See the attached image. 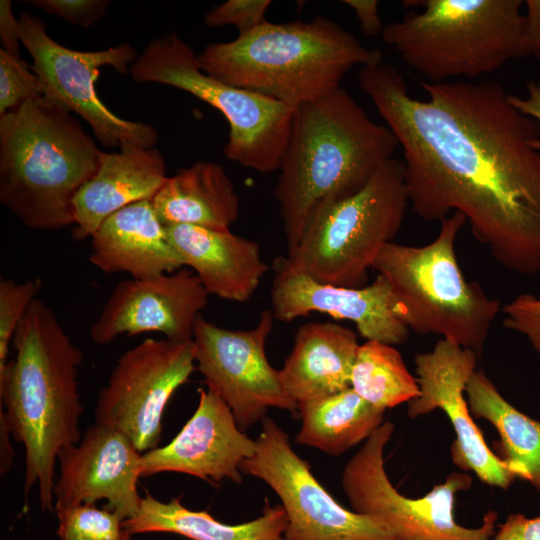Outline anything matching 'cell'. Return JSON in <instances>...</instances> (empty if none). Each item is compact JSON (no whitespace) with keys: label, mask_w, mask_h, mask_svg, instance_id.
Masks as SVG:
<instances>
[{"label":"cell","mask_w":540,"mask_h":540,"mask_svg":"<svg viewBox=\"0 0 540 540\" xmlns=\"http://www.w3.org/2000/svg\"><path fill=\"white\" fill-rule=\"evenodd\" d=\"M358 82L402 148L412 210L460 212L499 265L540 273V121L493 80L423 81L425 100L388 64L361 67Z\"/></svg>","instance_id":"cell-1"},{"label":"cell","mask_w":540,"mask_h":540,"mask_svg":"<svg viewBox=\"0 0 540 540\" xmlns=\"http://www.w3.org/2000/svg\"><path fill=\"white\" fill-rule=\"evenodd\" d=\"M11 347L15 356L0 371V421L24 445L25 496L36 485L41 510L53 511L58 453L83 434L77 381L83 353L54 310L38 298L22 318Z\"/></svg>","instance_id":"cell-2"},{"label":"cell","mask_w":540,"mask_h":540,"mask_svg":"<svg viewBox=\"0 0 540 540\" xmlns=\"http://www.w3.org/2000/svg\"><path fill=\"white\" fill-rule=\"evenodd\" d=\"M398 146L343 88L296 107L274 188L288 251L318 209L362 190Z\"/></svg>","instance_id":"cell-3"},{"label":"cell","mask_w":540,"mask_h":540,"mask_svg":"<svg viewBox=\"0 0 540 540\" xmlns=\"http://www.w3.org/2000/svg\"><path fill=\"white\" fill-rule=\"evenodd\" d=\"M197 63L225 83L296 108L341 88L353 67L382 63V53L318 16L281 24L267 21L235 40L210 43L197 54Z\"/></svg>","instance_id":"cell-4"},{"label":"cell","mask_w":540,"mask_h":540,"mask_svg":"<svg viewBox=\"0 0 540 540\" xmlns=\"http://www.w3.org/2000/svg\"><path fill=\"white\" fill-rule=\"evenodd\" d=\"M62 105L42 96L0 116V202L25 226L74 224L73 200L101 150Z\"/></svg>","instance_id":"cell-5"},{"label":"cell","mask_w":540,"mask_h":540,"mask_svg":"<svg viewBox=\"0 0 540 540\" xmlns=\"http://www.w3.org/2000/svg\"><path fill=\"white\" fill-rule=\"evenodd\" d=\"M421 7L384 26L383 40L429 82L474 79L525 57L521 0H413Z\"/></svg>","instance_id":"cell-6"},{"label":"cell","mask_w":540,"mask_h":540,"mask_svg":"<svg viewBox=\"0 0 540 540\" xmlns=\"http://www.w3.org/2000/svg\"><path fill=\"white\" fill-rule=\"evenodd\" d=\"M440 222L427 245H384L372 269L389 282L396 314L409 330L441 335L480 358L500 301L468 282L459 267L455 240L466 217L454 212Z\"/></svg>","instance_id":"cell-7"},{"label":"cell","mask_w":540,"mask_h":540,"mask_svg":"<svg viewBox=\"0 0 540 540\" xmlns=\"http://www.w3.org/2000/svg\"><path fill=\"white\" fill-rule=\"evenodd\" d=\"M408 204L404 164L393 157L358 193L318 209L277 265L320 283L362 287L380 250L399 232Z\"/></svg>","instance_id":"cell-8"},{"label":"cell","mask_w":540,"mask_h":540,"mask_svg":"<svg viewBox=\"0 0 540 540\" xmlns=\"http://www.w3.org/2000/svg\"><path fill=\"white\" fill-rule=\"evenodd\" d=\"M129 72L138 83L172 86L219 110L229 124L227 159L259 173L278 170L295 108L205 73L197 54L175 33L150 42Z\"/></svg>","instance_id":"cell-9"},{"label":"cell","mask_w":540,"mask_h":540,"mask_svg":"<svg viewBox=\"0 0 540 540\" xmlns=\"http://www.w3.org/2000/svg\"><path fill=\"white\" fill-rule=\"evenodd\" d=\"M393 432V423L385 421L345 465L341 483L352 510L380 518L401 540H491L497 511H487L475 528L462 526L455 519L456 496L472 484L468 474L453 472L415 499L393 486L384 461Z\"/></svg>","instance_id":"cell-10"},{"label":"cell","mask_w":540,"mask_h":540,"mask_svg":"<svg viewBox=\"0 0 540 540\" xmlns=\"http://www.w3.org/2000/svg\"><path fill=\"white\" fill-rule=\"evenodd\" d=\"M20 41L31 54L32 70L44 87V97L81 116L105 147H120L131 142L152 148L158 132L151 125L123 119L114 114L98 97L95 82L102 66H111L126 74L139 55L129 43L100 51L67 48L46 31L45 24L28 12L18 19Z\"/></svg>","instance_id":"cell-11"},{"label":"cell","mask_w":540,"mask_h":540,"mask_svg":"<svg viewBox=\"0 0 540 540\" xmlns=\"http://www.w3.org/2000/svg\"><path fill=\"white\" fill-rule=\"evenodd\" d=\"M261 423L256 450L240 470L279 497L288 518L285 540H401L380 518L337 502L293 450L288 434L269 417Z\"/></svg>","instance_id":"cell-12"},{"label":"cell","mask_w":540,"mask_h":540,"mask_svg":"<svg viewBox=\"0 0 540 540\" xmlns=\"http://www.w3.org/2000/svg\"><path fill=\"white\" fill-rule=\"evenodd\" d=\"M195 369L192 339H144L117 359L98 394L95 422L124 433L141 453L157 448L167 403Z\"/></svg>","instance_id":"cell-13"},{"label":"cell","mask_w":540,"mask_h":540,"mask_svg":"<svg viewBox=\"0 0 540 540\" xmlns=\"http://www.w3.org/2000/svg\"><path fill=\"white\" fill-rule=\"evenodd\" d=\"M271 309H264L250 330H230L198 318L193 343L196 369L208 388L216 391L245 432L262 422L269 408L298 412L284 389L279 370L269 363L265 344L273 327Z\"/></svg>","instance_id":"cell-14"},{"label":"cell","mask_w":540,"mask_h":540,"mask_svg":"<svg viewBox=\"0 0 540 540\" xmlns=\"http://www.w3.org/2000/svg\"><path fill=\"white\" fill-rule=\"evenodd\" d=\"M478 359L474 351L444 338L432 351L416 354L420 395L408 402L407 414L417 418L442 410L455 433L451 445L453 463L463 471L473 472L487 485L507 489L516 476L485 442L464 397Z\"/></svg>","instance_id":"cell-15"},{"label":"cell","mask_w":540,"mask_h":540,"mask_svg":"<svg viewBox=\"0 0 540 540\" xmlns=\"http://www.w3.org/2000/svg\"><path fill=\"white\" fill-rule=\"evenodd\" d=\"M208 296L197 275L187 267L125 279L112 290L91 326L90 338L97 345H106L121 335L157 332L170 340H191Z\"/></svg>","instance_id":"cell-16"},{"label":"cell","mask_w":540,"mask_h":540,"mask_svg":"<svg viewBox=\"0 0 540 540\" xmlns=\"http://www.w3.org/2000/svg\"><path fill=\"white\" fill-rule=\"evenodd\" d=\"M141 458L124 433L94 422L78 443L58 453L54 511L105 500L104 507L122 521L134 517L142 500L137 490Z\"/></svg>","instance_id":"cell-17"},{"label":"cell","mask_w":540,"mask_h":540,"mask_svg":"<svg viewBox=\"0 0 540 540\" xmlns=\"http://www.w3.org/2000/svg\"><path fill=\"white\" fill-rule=\"evenodd\" d=\"M271 288L274 319L291 322L313 312L352 321L367 341L389 345L405 343L409 328L395 311V300L387 279L378 274L370 284L344 287L320 283L310 276L275 267Z\"/></svg>","instance_id":"cell-18"},{"label":"cell","mask_w":540,"mask_h":540,"mask_svg":"<svg viewBox=\"0 0 540 540\" xmlns=\"http://www.w3.org/2000/svg\"><path fill=\"white\" fill-rule=\"evenodd\" d=\"M196 410L165 446L142 454L141 478L177 472L202 480H243L240 466L256 450V440L241 431L225 401L211 388H199Z\"/></svg>","instance_id":"cell-19"},{"label":"cell","mask_w":540,"mask_h":540,"mask_svg":"<svg viewBox=\"0 0 540 540\" xmlns=\"http://www.w3.org/2000/svg\"><path fill=\"white\" fill-rule=\"evenodd\" d=\"M119 152L101 151L95 175L73 200L75 240L90 238L102 222L118 210L139 201H152L167 180L160 151L131 142Z\"/></svg>","instance_id":"cell-20"},{"label":"cell","mask_w":540,"mask_h":540,"mask_svg":"<svg viewBox=\"0 0 540 540\" xmlns=\"http://www.w3.org/2000/svg\"><path fill=\"white\" fill-rule=\"evenodd\" d=\"M168 238L209 295L246 302L257 290L268 266L260 245L230 230L194 225H166Z\"/></svg>","instance_id":"cell-21"},{"label":"cell","mask_w":540,"mask_h":540,"mask_svg":"<svg viewBox=\"0 0 540 540\" xmlns=\"http://www.w3.org/2000/svg\"><path fill=\"white\" fill-rule=\"evenodd\" d=\"M90 238L89 261L106 274L146 278L184 267L151 201L135 202L113 213Z\"/></svg>","instance_id":"cell-22"},{"label":"cell","mask_w":540,"mask_h":540,"mask_svg":"<svg viewBox=\"0 0 540 540\" xmlns=\"http://www.w3.org/2000/svg\"><path fill=\"white\" fill-rule=\"evenodd\" d=\"M358 348L350 328L332 322L302 325L279 370L284 389L299 405L350 388Z\"/></svg>","instance_id":"cell-23"},{"label":"cell","mask_w":540,"mask_h":540,"mask_svg":"<svg viewBox=\"0 0 540 540\" xmlns=\"http://www.w3.org/2000/svg\"><path fill=\"white\" fill-rule=\"evenodd\" d=\"M151 202L165 226L230 230L240 212L239 196L225 169L207 161H197L168 177Z\"/></svg>","instance_id":"cell-24"},{"label":"cell","mask_w":540,"mask_h":540,"mask_svg":"<svg viewBox=\"0 0 540 540\" xmlns=\"http://www.w3.org/2000/svg\"><path fill=\"white\" fill-rule=\"evenodd\" d=\"M287 525V514L281 504L270 506L266 502L257 518L240 524H226L205 510L186 508L182 495L163 502L147 491L137 514L123 521L130 536L164 532L191 540H285Z\"/></svg>","instance_id":"cell-25"},{"label":"cell","mask_w":540,"mask_h":540,"mask_svg":"<svg viewBox=\"0 0 540 540\" xmlns=\"http://www.w3.org/2000/svg\"><path fill=\"white\" fill-rule=\"evenodd\" d=\"M465 393L472 416L489 421L499 433L500 458L516 478L540 492V421L510 404L481 369L474 371Z\"/></svg>","instance_id":"cell-26"},{"label":"cell","mask_w":540,"mask_h":540,"mask_svg":"<svg viewBox=\"0 0 540 540\" xmlns=\"http://www.w3.org/2000/svg\"><path fill=\"white\" fill-rule=\"evenodd\" d=\"M385 409L360 397L351 387L298 405L301 426L295 442L337 457L365 442L385 421Z\"/></svg>","instance_id":"cell-27"},{"label":"cell","mask_w":540,"mask_h":540,"mask_svg":"<svg viewBox=\"0 0 540 540\" xmlns=\"http://www.w3.org/2000/svg\"><path fill=\"white\" fill-rule=\"evenodd\" d=\"M350 387L372 405L388 409L420 395L416 378L392 345L366 341L359 345Z\"/></svg>","instance_id":"cell-28"},{"label":"cell","mask_w":540,"mask_h":540,"mask_svg":"<svg viewBox=\"0 0 540 540\" xmlns=\"http://www.w3.org/2000/svg\"><path fill=\"white\" fill-rule=\"evenodd\" d=\"M60 540H130L120 517L95 504H80L55 511Z\"/></svg>","instance_id":"cell-29"},{"label":"cell","mask_w":540,"mask_h":540,"mask_svg":"<svg viewBox=\"0 0 540 540\" xmlns=\"http://www.w3.org/2000/svg\"><path fill=\"white\" fill-rule=\"evenodd\" d=\"M44 96V87L20 55L0 49V116Z\"/></svg>","instance_id":"cell-30"},{"label":"cell","mask_w":540,"mask_h":540,"mask_svg":"<svg viewBox=\"0 0 540 540\" xmlns=\"http://www.w3.org/2000/svg\"><path fill=\"white\" fill-rule=\"evenodd\" d=\"M40 287V279L21 283L3 277L0 279V371L8 362L16 330Z\"/></svg>","instance_id":"cell-31"},{"label":"cell","mask_w":540,"mask_h":540,"mask_svg":"<svg viewBox=\"0 0 540 540\" xmlns=\"http://www.w3.org/2000/svg\"><path fill=\"white\" fill-rule=\"evenodd\" d=\"M270 0H228L212 8L204 17V23L211 28L232 25L238 35L246 34L266 23V11Z\"/></svg>","instance_id":"cell-32"},{"label":"cell","mask_w":540,"mask_h":540,"mask_svg":"<svg viewBox=\"0 0 540 540\" xmlns=\"http://www.w3.org/2000/svg\"><path fill=\"white\" fill-rule=\"evenodd\" d=\"M28 3L69 23L90 27L106 13L108 0H31Z\"/></svg>","instance_id":"cell-33"},{"label":"cell","mask_w":540,"mask_h":540,"mask_svg":"<svg viewBox=\"0 0 540 540\" xmlns=\"http://www.w3.org/2000/svg\"><path fill=\"white\" fill-rule=\"evenodd\" d=\"M491 540H540V516L510 513Z\"/></svg>","instance_id":"cell-34"},{"label":"cell","mask_w":540,"mask_h":540,"mask_svg":"<svg viewBox=\"0 0 540 540\" xmlns=\"http://www.w3.org/2000/svg\"><path fill=\"white\" fill-rule=\"evenodd\" d=\"M342 2L354 11L365 35L376 37L382 34L384 26L378 14L377 0H344Z\"/></svg>","instance_id":"cell-35"},{"label":"cell","mask_w":540,"mask_h":540,"mask_svg":"<svg viewBox=\"0 0 540 540\" xmlns=\"http://www.w3.org/2000/svg\"><path fill=\"white\" fill-rule=\"evenodd\" d=\"M525 29H524V50L526 56H532L540 60V0H527Z\"/></svg>","instance_id":"cell-36"},{"label":"cell","mask_w":540,"mask_h":540,"mask_svg":"<svg viewBox=\"0 0 540 540\" xmlns=\"http://www.w3.org/2000/svg\"><path fill=\"white\" fill-rule=\"evenodd\" d=\"M0 37L5 50L20 55L19 21L12 12L10 0L0 1Z\"/></svg>","instance_id":"cell-37"},{"label":"cell","mask_w":540,"mask_h":540,"mask_svg":"<svg viewBox=\"0 0 540 540\" xmlns=\"http://www.w3.org/2000/svg\"><path fill=\"white\" fill-rule=\"evenodd\" d=\"M11 433L4 422L0 421V473H7L13 461Z\"/></svg>","instance_id":"cell-38"}]
</instances>
